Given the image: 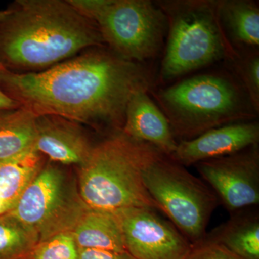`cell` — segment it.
Returning <instances> with one entry per match:
<instances>
[{
	"instance_id": "obj_2",
	"label": "cell",
	"mask_w": 259,
	"mask_h": 259,
	"mask_svg": "<svg viewBox=\"0 0 259 259\" xmlns=\"http://www.w3.org/2000/svg\"><path fill=\"white\" fill-rule=\"evenodd\" d=\"M0 25V55L24 70L48 69L104 44L96 24L68 1L20 0Z\"/></svg>"
},
{
	"instance_id": "obj_10",
	"label": "cell",
	"mask_w": 259,
	"mask_h": 259,
	"mask_svg": "<svg viewBox=\"0 0 259 259\" xmlns=\"http://www.w3.org/2000/svg\"><path fill=\"white\" fill-rule=\"evenodd\" d=\"M125 250L136 259H186L190 242L153 209L131 207L115 211Z\"/></svg>"
},
{
	"instance_id": "obj_24",
	"label": "cell",
	"mask_w": 259,
	"mask_h": 259,
	"mask_svg": "<svg viewBox=\"0 0 259 259\" xmlns=\"http://www.w3.org/2000/svg\"><path fill=\"white\" fill-rule=\"evenodd\" d=\"M3 66L0 64V83H1V71ZM21 107L18 101L14 100L13 97L7 95L2 90L0 87V111L5 110H15Z\"/></svg>"
},
{
	"instance_id": "obj_13",
	"label": "cell",
	"mask_w": 259,
	"mask_h": 259,
	"mask_svg": "<svg viewBox=\"0 0 259 259\" xmlns=\"http://www.w3.org/2000/svg\"><path fill=\"white\" fill-rule=\"evenodd\" d=\"M148 93L141 90L131 97L121 131L131 139L151 145L169 157L176 150L178 141L166 116Z\"/></svg>"
},
{
	"instance_id": "obj_25",
	"label": "cell",
	"mask_w": 259,
	"mask_h": 259,
	"mask_svg": "<svg viewBox=\"0 0 259 259\" xmlns=\"http://www.w3.org/2000/svg\"><path fill=\"white\" fill-rule=\"evenodd\" d=\"M11 10H0V22L4 20L9 15Z\"/></svg>"
},
{
	"instance_id": "obj_16",
	"label": "cell",
	"mask_w": 259,
	"mask_h": 259,
	"mask_svg": "<svg viewBox=\"0 0 259 259\" xmlns=\"http://www.w3.org/2000/svg\"><path fill=\"white\" fill-rule=\"evenodd\" d=\"M36 115L19 107L0 113V162L35 149Z\"/></svg>"
},
{
	"instance_id": "obj_15",
	"label": "cell",
	"mask_w": 259,
	"mask_h": 259,
	"mask_svg": "<svg viewBox=\"0 0 259 259\" xmlns=\"http://www.w3.org/2000/svg\"><path fill=\"white\" fill-rule=\"evenodd\" d=\"M71 233L81 249L126 251L120 220L115 212L88 207Z\"/></svg>"
},
{
	"instance_id": "obj_9",
	"label": "cell",
	"mask_w": 259,
	"mask_h": 259,
	"mask_svg": "<svg viewBox=\"0 0 259 259\" xmlns=\"http://www.w3.org/2000/svg\"><path fill=\"white\" fill-rule=\"evenodd\" d=\"M194 166L231 214L258 205V144Z\"/></svg>"
},
{
	"instance_id": "obj_7",
	"label": "cell",
	"mask_w": 259,
	"mask_h": 259,
	"mask_svg": "<svg viewBox=\"0 0 259 259\" xmlns=\"http://www.w3.org/2000/svg\"><path fill=\"white\" fill-rule=\"evenodd\" d=\"M91 20L114 54L134 62L156 58L167 35L166 15L149 0H101Z\"/></svg>"
},
{
	"instance_id": "obj_11",
	"label": "cell",
	"mask_w": 259,
	"mask_h": 259,
	"mask_svg": "<svg viewBox=\"0 0 259 259\" xmlns=\"http://www.w3.org/2000/svg\"><path fill=\"white\" fill-rule=\"evenodd\" d=\"M259 144V124L243 121L221 126L191 140L178 142L169 156L182 166L229 156Z\"/></svg>"
},
{
	"instance_id": "obj_26",
	"label": "cell",
	"mask_w": 259,
	"mask_h": 259,
	"mask_svg": "<svg viewBox=\"0 0 259 259\" xmlns=\"http://www.w3.org/2000/svg\"><path fill=\"white\" fill-rule=\"evenodd\" d=\"M6 212H8V209H7L6 207H5L3 201L0 199V215H1V214H5V213Z\"/></svg>"
},
{
	"instance_id": "obj_5",
	"label": "cell",
	"mask_w": 259,
	"mask_h": 259,
	"mask_svg": "<svg viewBox=\"0 0 259 259\" xmlns=\"http://www.w3.org/2000/svg\"><path fill=\"white\" fill-rule=\"evenodd\" d=\"M166 15L167 40L159 79L169 81L220 61L240 55L223 28L221 0H160Z\"/></svg>"
},
{
	"instance_id": "obj_3",
	"label": "cell",
	"mask_w": 259,
	"mask_h": 259,
	"mask_svg": "<svg viewBox=\"0 0 259 259\" xmlns=\"http://www.w3.org/2000/svg\"><path fill=\"white\" fill-rule=\"evenodd\" d=\"M161 153L122 131L93 146L79 166L78 191L89 208L115 212L131 207L160 211L148 194L143 171Z\"/></svg>"
},
{
	"instance_id": "obj_6",
	"label": "cell",
	"mask_w": 259,
	"mask_h": 259,
	"mask_svg": "<svg viewBox=\"0 0 259 259\" xmlns=\"http://www.w3.org/2000/svg\"><path fill=\"white\" fill-rule=\"evenodd\" d=\"M143 180L160 212L192 246L202 243L209 219L221 204L212 189L162 153L144 168Z\"/></svg>"
},
{
	"instance_id": "obj_18",
	"label": "cell",
	"mask_w": 259,
	"mask_h": 259,
	"mask_svg": "<svg viewBox=\"0 0 259 259\" xmlns=\"http://www.w3.org/2000/svg\"><path fill=\"white\" fill-rule=\"evenodd\" d=\"M36 149L0 162V199L10 212L42 168Z\"/></svg>"
},
{
	"instance_id": "obj_22",
	"label": "cell",
	"mask_w": 259,
	"mask_h": 259,
	"mask_svg": "<svg viewBox=\"0 0 259 259\" xmlns=\"http://www.w3.org/2000/svg\"><path fill=\"white\" fill-rule=\"evenodd\" d=\"M186 259H243L232 253L226 247L213 242L203 241L193 245Z\"/></svg>"
},
{
	"instance_id": "obj_23",
	"label": "cell",
	"mask_w": 259,
	"mask_h": 259,
	"mask_svg": "<svg viewBox=\"0 0 259 259\" xmlns=\"http://www.w3.org/2000/svg\"><path fill=\"white\" fill-rule=\"evenodd\" d=\"M79 259H136L127 251L101 249H81Z\"/></svg>"
},
{
	"instance_id": "obj_17",
	"label": "cell",
	"mask_w": 259,
	"mask_h": 259,
	"mask_svg": "<svg viewBox=\"0 0 259 259\" xmlns=\"http://www.w3.org/2000/svg\"><path fill=\"white\" fill-rule=\"evenodd\" d=\"M220 17L233 47H258L259 8L257 3L250 0H221Z\"/></svg>"
},
{
	"instance_id": "obj_21",
	"label": "cell",
	"mask_w": 259,
	"mask_h": 259,
	"mask_svg": "<svg viewBox=\"0 0 259 259\" xmlns=\"http://www.w3.org/2000/svg\"><path fill=\"white\" fill-rule=\"evenodd\" d=\"M235 71L256 112H259V56L254 51L232 61Z\"/></svg>"
},
{
	"instance_id": "obj_4",
	"label": "cell",
	"mask_w": 259,
	"mask_h": 259,
	"mask_svg": "<svg viewBox=\"0 0 259 259\" xmlns=\"http://www.w3.org/2000/svg\"><path fill=\"white\" fill-rule=\"evenodd\" d=\"M150 93L177 141L194 139L228 124L253 120L258 114L238 79L227 72L195 75Z\"/></svg>"
},
{
	"instance_id": "obj_1",
	"label": "cell",
	"mask_w": 259,
	"mask_h": 259,
	"mask_svg": "<svg viewBox=\"0 0 259 259\" xmlns=\"http://www.w3.org/2000/svg\"><path fill=\"white\" fill-rule=\"evenodd\" d=\"M153 73L141 63L102 47L40 72L15 73L3 67L1 83L34 115L75 122L105 124L122 131L126 107L136 92L153 89Z\"/></svg>"
},
{
	"instance_id": "obj_12",
	"label": "cell",
	"mask_w": 259,
	"mask_h": 259,
	"mask_svg": "<svg viewBox=\"0 0 259 259\" xmlns=\"http://www.w3.org/2000/svg\"><path fill=\"white\" fill-rule=\"evenodd\" d=\"M35 149L51 161L81 166L93 146L76 122L55 115L36 116Z\"/></svg>"
},
{
	"instance_id": "obj_8",
	"label": "cell",
	"mask_w": 259,
	"mask_h": 259,
	"mask_svg": "<svg viewBox=\"0 0 259 259\" xmlns=\"http://www.w3.org/2000/svg\"><path fill=\"white\" fill-rule=\"evenodd\" d=\"M88 208L65 172L47 165L10 212L35 231L41 241L71 232Z\"/></svg>"
},
{
	"instance_id": "obj_14",
	"label": "cell",
	"mask_w": 259,
	"mask_h": 259,
	"mask_svg": "<svg viewBox=\"0 0 259 259\" xmlns=\"http://www.w3.org/2000/svg\"><path fill=\"white\" fill-rule=\"evenodd\" d=\"M204 241L222 245L243 259H259V214L248 208L231 214L221 226L206 234Z\"/></svg>"
},
{
	"instance_id": "obj_20",
	"label": "cell",
	"mask_w": 259,
	"mask_h": 259,
	"mask_svg": "<svg viewBox=\"0 0 259 259\" xmlns=\"http://www.w3.org/2000/svg\"><path fill=\"white\" fill-rule=\"evenodd\" d=\"M27 259H79L71 232H63L39 242Z\"/></svg>"
},
{
	"instance_id": "obj_19",
	"label": "cell",
	"mask_w": 259,
	"mask_h": 259,
	"mask_svg": "<svg viewBox=\"0 0 259 259\" xmlns=\"http://www.w3.org/2000/svg\"><path fill=\"white\" fill-rule=\"evenodd\" d=\"M40 238L11 212L0 215V259H27Z\"/></svg>"
}]
</instances>
